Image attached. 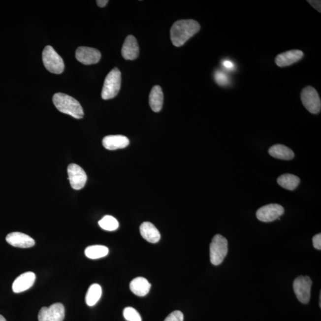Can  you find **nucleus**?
<instances>
[{"mask_svg":"<svg viewBox=\"0 0 321 321\" xmlns=\"http://www.w3.org/2000/svg\"><path fill=\"white\" fill-rule=\"evenodd\" d=\"M200 26L194 20H180L172 26L170 38L175 47H180L200 31Z\"/></svg>","mask_w":321,"mask_h":321,"instance_id":"nucleus-1","label":"nucleus"},{"mask_svg":"<svg viewBox=\"0 0 321 321\" xmlns=\"http://www.w3.org/2000/svg\"><path fill=\"white\" fill-rule=\"evenodd\" d=\"M54 105L61 113L68 114L76 119L84 117V112L78 101L67 94L57 93L54 95Z\"/></svg>","mask_w":321,"mask_h":321,"instance_id":"nucleus-2","label":"nucleus"},{"mask_svg":"<svg viewBox=\"0 0 321 321\" xmlns=\"http://www.w3.org/2000/svg\"><path fill=\"white\" fill-rule=\"evenodd\" d=\"M121 72L119 68H113L105 77L101 93L102 98L108 100L116 96L121 88Z\"/></svg>","mask_w":321,"mask_h":321,"instance_id":"nucleus-3","label":"nucleus"},{"mask_svg":"<svg viewBox=\"0 0 321 321\" xmlns=\"http://www.w3.org/2000/svg\"><path fill=\"white\" fill-rule=\"evenodd\" d=\"M210 250L212 264L216 266L220 265L228 253L227 240L222 235H216L212 240Z\"/></svg>","mask_w":321,"mask_h":321,"instance_id":"nucleus-4","label":"nucleus"},{"mask_svg":"<svg viewBox=\"0 0 321 321\" xmlns=\"http://www.w3.org/2000/svg\"><path fill=\"white\" fill-rule=\"evenodd\" d=\"M42 61L45 67L51 73L59 74L64 71L63 60L50 45L47 46L43 51Z\"/></svg>","mask_w":321,"mask_h":321,"instance_id":"nucleus-5","label":"nucleus"},{"mask_svg":"<svg viewBox=\"0 0 321 321\" xmlns=\"http://www.w3.org/2000/svg\"><path fill=\"white\" fill-rule=\"evenodd\" d=\"M301 101L309 113L317 114L321 109V102L319 94L315 89L308 86L303 89L301 93Z\"/></svg>","mask_w":321,"mask_h":321,"instance_id":"nucleus-6","label":"nucleus"},{"mask_svg":"<svg viewBox=\"0 0 321 321\" xmlns=\"http://www.w3.org/2000/svg\"><path fill=\"white\" fill-rule=\"evenodd\" d=\"M312 285V280L307 276H300L294 280V291L297 299L301 303L308 304L310 301Z\"/></svg>","mask_w":321,"mask_h":321,"instance_id":"nucleus-7","label":"nucleus"},{"mask_svg":"<svg viewBox=\"0 0 321 321\" xmlns=\"http://www.w3.org/2000/svg\"><path fill=\"white\" fill-rule=\"evenodd\" d=\"M65 309L62 303L53 304L50 307H43L38 314L39 321H63Z\"/></svg>","mask_w":321,"mask_h":321,"instance_id":"nucleus-8","label":"nucleus"},{"mask_svg":"<svg viewBox=\"0 0 321 321\" xmlns=\"http://www.w3.org/2000/svg\"><path fill=\"white\" fill-rule=\"evenodd\" d=\"M285 213L282 205L271 203L260 208L257 212V217L260 222L269 223L279 219Z\"/></svg>","mask_w":321,"mask_h":321,"instance_id":"nucleus-9","label":"nucleus"},{"mask_svg":"<svg viewBox=\"0 0 321 321\" xmlns=\"http://www.w3.org/2000/svg\"><path fill=\"white\" fill-rule=\"evenodd\" d=\"M67 173L68 179L74 190H80L84 187L87 181V176L82 167L75 164H71L68 166Z\"/></svg>","mask_w":321,"mask_h":321,"instance_id":"nucleus-10","label":"nucleus"},{"mask_svg":"<svg viewBox=\"0 0 321 321\" xmlns=\"http://www.w3.org/2000/svg\"><path fill=\"white\" fill-rule=\"evenodd\" d=\"M77 61L85 65L96 64L101 59V54L96 48L80 47L77 48L75 53Z\"/></svg>","mask_w":321,"mask_h":321,"instance_id":"nucleus-11","label":"nucleus"},{"mask_svg":"<svg viewBox=\"0 0 321 321\" xmlns=\"http://www.w3.org/2000/svg\"><path fill=\"white\" fill-rule=\"evenodd\" d=\"M304 53L299 50H292L279 54L275 59V63L280 67L289 66L303 59Z\"/></svg>","mask_w":321,"mask_h":321,"instance_id":"nucleus-12","label":"nucleus"},{"mask_svg":"<svg viewBox=\"0 0 321 321\" xmlns=\"http://www.w3.org/2000/svg\"><path fill=\"white\" fill-rule=\"evenodd\" d=\"M6 241L14 247L20 248H30L35 244V240L32 238L20 232H13L8 234Z\"/></svg>","mask_w":321,"mask_h":321,"instance_id":"nucleus-13","label":"nucleus"},{"mask_svg":"<svg viewBox=\"0 0 321 321\" xmlns=\"http://www.w3.org/2000/svg\"><path fill=\"white\" fill-rule=\"evenodd\" d=\"M35 279V274L32 272H27L20 275L13 283V292L19 293L28 290L33 285Z\"/></svg>","mask_w":321,"mask_h":321,"instance_id":"nucleus-14","label":"nucleus"},{"mask_svg":"<svg viewBox=\"0 0 321 321\" xmlns=\"http://www.w3.org/2000/svg\"><path fill=\"white\" fill-rule=\"evenodd\" d=\"M122 54L123 58L127 60H134L138 57L139 48L135 37L133 35L126 37L123 45Z\"/></svg>","mask_w":321,"mask_h":321,"instance_id":"nucleus-15","label":"nucleus"},{"mask_svg":"<svg viewBox=\"0 0 321 321\" xmlns=\"http://www.w3.org/2000/svg\"><path fill=\"white\" fill-rule=\"evenodd\" d=\"M102 145L108 150H116L127 147L129 139L123 135H109L103 139Z\"/></svg>","mask_w":321,"mask_h":321,"instance_id":"nucleus-16","label":"nucleus"},{"mask_svg":"<svg viewBox=\"0 0 321 321\" xmlns=\"http://www.w3.org/2000/svg\"><path fill=\"white\" fill-rule=\"evenodd\" d=\"M140 233L142 237L148 242L156 243L160 239V234L159 230L153 224L144 222L140 227Z\"/></svg>","mask_w":321,"mask_h":321,"instance_id":"nucleus-17","label":"nucleus"},{"mask_svg":"<svg viewBox=\"0 0 321 321\" xmlns=\"http://www.w3.org/2000/svg\"><path fill=\"white\" fill-rule=\"evenodd\" d=\"M151 288V284L143 277H137L131 281L130 284L131 291L136 296L140 297L148 294Z\"/></svg>","mask_w":321,"mask_h":321,"instance_id":"nucleus-18","label":"nucleus"},{"mask_svg":"<svg viewBox=\"0 0 321 321\" xmlns=\"http://www.w3.org/2000/svg\"><path fill=\"white\" fill-rule=\"evenodd\" d=\"M149 101L153 111L159 113L162 110L163 102H164V95L160 86H155L152 89L149 97Z\"/></svg>","mask_w":321,"mask_h":321,"instance_id":"nucleus-19","label":"nucleus"},{"mask_svg":"<svg viewBox=\"0 0 321 321\" xmlns=\"http://www.w3.org/2000/svg\"><path fill=\"white\" fill-rule=\"evenodd\" d=\"M268 153L277 159L290 160L294 157L293 151L285 145L277 144L269 149Z\"/></svg>","mask_w":321,"mask_h":321,"instance_id":"nucleus-20","label":"nucleus"},{"mask_svg":"<svg viewBox=\"0 0 321 321\" xmlns=\"http://www.w3.org/2000/svg\"><path fill=\"white\" fill-rule=\"evenodd\" d=\"M300 180L295 175L284 174L277 179V183L287 190L293 191L299 186Z\"/></svg>","mask_w":321,"mask_h":321,"instance_id":"nucleus-21","label":"nucleus"},{"mask_svg":"<svg viewBox=\"0 0 321 321\" xmlns=\"http://www.w3.org/2000/svg\"><path fill=\"white\" fill-rule=\"evenodd\" d=\"M102 295V288L98 284H94L89 288L85 301L89 306H93L98 302Z\"/></svg>","mask_w":321,"mask_h":321,"instance_id":"nucleus-22","label":"nucleus"},{"mask_svg":"<svg viewBox=\"0 0 321 321\" xmlns=\"http://www.w3.org/2000/svg\"><path fill=\"white\" fill-rule=\"evenodd\" d=\"M108 252V248L105 246L94 245L88 246L85 249V254L88 258L96 259L107 256Z\"/></svg>","mask_w":321,"mask_h":321,"instance_id":"nucleus-23","label":"nucleus"},{"mask_svg":"<svg viewBox=\"0 0 321 321\" xmlns=\"http://www.w3.org/2000/svg\"><path fill=\"white\" fill-rule=\"evenodd\" d=\"M100 227L105 230L114 231L119 228V223L115 218L111 216H106L98 222Z\"/></svg>","mask_w":321,"mask_h":321,"instance_id":"nucleus-24","label":"nucleus"},{"mask_svg":"<svg viewBox=\"0 0 321 321\" xmlns=\"http://www.w3.org/2000/svg\"><path fill=\"white\" fill-rule=\"evenodd\" d=\"M123 315L128 321H142V318L139 312L131 307L126 308L123 311Z\"/></svg>","mask_w":321,"mask_h":321,"instance_id":"nucleus-25","label":"nucleus"},{"mask_svg":"<svg viewBox=\"0 0 321 321\" xmlns=\"http://www.w3.org/2000/svg\"><path fill=\"white\" fill-rule=\"evenodd\" d=\"M215 79H216L217 84L221 86H225L228 84V77L222 71H216V74H215Z\"/></svg>","mask_w":321,"mask_h":321,"instance_id":"nucleus-26","label":"nucleus"},{"mask_svg":"<svg viewBox=\"0 0 321 321\" xmlns=\"http://www.w3.org/2000/svg\"><path fill=\"white\" fill-rule=\"evenodd\" d=\"M183 320H184V316L182 312L176 311L169 315L164 321H183Z\"/></svg>","mask_w":321,"mask_h":321,"instance_id":"nucleus-27","label":"nucleus"},{"mask_svg":"<svg viewBox=\"0 0 321 321\" xmlns=\"http://www.w3.org/2000/svg\"><path fill=\"white\" fill-rule=\"evenodd\" d=\"M312 241H313L314 247L320 251L321 249V234L319 233L315 235L313 237Z\"/></svg>","mask_w":321,"mask_h":321,"instance_id":"nucleus-28","label":"nucleus"},{"mask_svg":"<svg viewBox=\"0 0 321 321\" xmlns=\"http://www.w3.org/2000/svg\"><path fill=\"white\" fill-rule=\"evenodd\" d=\"M223 65L227 70H233L234 67V63L230 60H225L223 63Z\"/></svg>","mask_w":321,"mask_h":321,"instance_id":"nucleus-29","label":"nucleus"},{"mask_svg":"<svg viewBox=\"0 0 321 321\" xmlns=\"http://www.w3.org/2000/svg\"><path fill=\"white\" fill-rule=\"evenodd\" d=\"M308 2H309V3L310 4L312 7L321 13V1H316V0H314V1H308Z\"/></svg>","mask_w":321,"mask_h":321,"instance_id":"nucleus-30","label":"nucleus"},{"mask_svg":"<svg viewBox=\"0 0 321 321\" xmlns=\"http://www.w3.org/2000/svg\"><path fill=\"white\" fill-rule=\"evenodd\" d=\"M108 0H98L96 1V4L100 7H104L108 4Z\"/></svg>","mask_w":321,"mask_h":321,"instance_id":"nucleus-31","label":"nucleus"},{"mask_svg":"<svg viewBox=\"0 0 321 321\" xmlns=\"http://www.w3.org/2000/svg\"><path fill=\"white\" fill-rule=\"evenodd\" d=\"M0 321H6L4 317H2V315H0Z\"/></svg>","mask_w":321,"mask_h":321,"instance_id":"nucleus-32","label":"nucleus"},{"mask_svg":"<svg viewBox=\"0 0 321 321\" xmlns=\"http://www.w3.org/2000/svg\"><path fill=\"white\" fill-rule=\"evenodd\" d=\"M320 306L321 307V293L320 292Z\"/></svg>","mask_w":321,"mask_h":321,"instance_id":"nucleus-33","label":"nucleus"}]
</instances>
